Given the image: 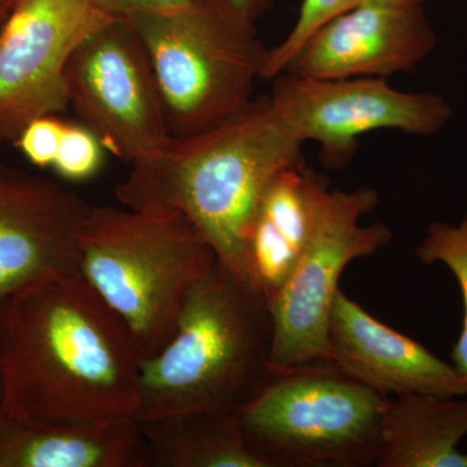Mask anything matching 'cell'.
I'll return each instance as SVG.
<instances>
[{
	"label": "cell",
	"instance_id": "cell-1",
	"mask_svg": "<svg viewBox=\"0 0 467 467\" xmlns=\"http://www.w3.org/2000/svg\"><path fill=\"white\" fill-rule=\"evenodd\" d=\"M140 353L78 270L0 301V410L57 422L134 420Z\"/></svg>",
	"mask_w": 467,
	"mask_h": 467
},
{
	"label": "cell",
	"instance_id": "cell-2",
	"mask_svg": "<svg viewBox=\"0 0 467 467\" xmlns=\"http://www.w3.org/2000/svg\"><path fill=\"white\" fill-rule=\"evenodd\" d=\"M304 144L270 94L261 95L213 128L171 137L158 155L131 167L116 196L137 211L181 212L247 284L245 242L254 212L276 174L306 162Z\"/></svg>",
	"mask_w": 467,
	"mask_h": 467
},
{
	"label": "cell",
	"instance_id": "cell-3",
	"mask_svg": "<svg viewBox=\"0 0 467 467\" xmlns=\"http://www.w3.org/2000/svg\"><path fill=\"white\" fill-rule=\"evenodd\" d=\"M272 343L269 303L217 260L190 292L169 342L140 358L134 420L235 413L272 373Z\"/></svg>",
	"mask_w": 467,
	"mask_h": 467
},
{
	"label": "cell",
	"instance_id": "cell-4",
	"mask_svg": "<svg viewBox=\"0 0 467 467\" xmlns=\"http://www.w3.org/2000/svg\"><path fill=\"white\" fill-rule=\"evenodd\" d=\"M217 260L181 212L91 207L79 233V275L125 322L142 358L169 342Z\"/></svg>",
	"mask_w": 467,
	"mask_h": 467
},
{
	"label": "cell",
	"instance_id": "cell-5",
	"mask_svg": "<svg viewBox=\"0 0 467 467\" xmlns=\"http://www.w3.org/2000/svg\"><path fill=\"white\" fill-rule=\"evenodd\" d=\"M128 20L149 55L171 137L202 133L254 99L269 50L254 21L209 0Z\"/></svg>",
	"mask_w": 467,
	"mask_h": 467
},
{
	"label": "cell",
	"instance_id": "cell-6",
	"mask_svg": "<svg viewBox=\"0 0 467 467\" xmlns=\"http://www.w3.org/2000/svg\"><path fill=\"white\" fill-rule=\"evenodd\" d=\"M387 396L326 359L279 368L235 411L269 467L376 465Z\"/></svg>",
	"mask_w": 467,
	"mask_h": 467
},
{
	"label": "cell",
	"instance_id": "cell-7",
	"mask_svg": "<svg viewBox=\"0 0 467 467\" xmlns=\"http://www.w3.org/2000/svg\"><path fill=\"white\" fill-rule=\"evenodd\" d=\"M379 202L377 190H331L315 234L287 281L269 301L273 322L270 367L275 370L330 361L328 319L339 279L353 260L371 256L392 241L382 223L362 225Z\"/></svg>",
	"mask_w": 467,
	"mask_h": 467
},
{
	"label": "cell",
	"instance_id": "cell-8",
	"mask_svg": "<svg viewBox=\"0 0 467 467\" xmlns=\"http://www.w3.org/2000/svg\"><path fill=\"white\" fill-rule=\"evenodd\" d=\"M66 77L69 106L116 158L133 167L171 140L149 55L128 18H110L91 33Z\"/></svg>",
	"mask_w": 467,
	"mask_h": 467
},
{
	"label": "cell",
	"instance_id": "cell-9",
	"mask_svg": "<svg viewBox=\"0 0 467 467\" xmlns=\"http://www.w3.org/2000/svg\"><path fill=\"white\" fill-rule=\"evenodd\" d=\"M270 97L304 143L316 142L326 167L340 171L359 138L378 130L432 135L450 121L448 101L432 92H407L382 77L316 79L281 73Z\"/></svg>",
	"mask_w": 467,
	"mask_h": 467
},
{
	"label": "cell",
	"instance_id": "cell-10",
	"mask_svg": "<svg viewBox=\"0 0 467 467\" xmlns=\"http://www.w3.org/2000/svg\"><path fill=\"white\" fill-rule=\"evenodd\" d=\"M112 16L90 0H14L0 26V142L69 107L67 67Z\"/></svg>",
	"mask_w": 467,
	"mask_h": 467
},
{
	"label": "cell",
	"instance_id": "cell-11",
	"mask_svg": "<svg viewBox=\"0 0 467 467\" xmlns=\"http://www.w3.org/2000/svg\"><path fill=\"white\" fill-rule=\"evenodd\" d=\"M435 46L423 5L377 0L326 20L282 73L316 79L389 78L414 69Z\"/></svg>",
	"mask_w": 467,
	"mask_h": 467
},
{
	"label": "cell",
	"instance_id": "cell-12",
	"mask_svg": "<svg viewBox=\"0 0 467 467\" xmlns=\"http://www.w3.org/2000/svg\"><path fill=\"white\" fill-rule=\"evenodd\" d=\"M90 209L61 184L0 164V301L78 270L79 233Z\"/></svg>",
	"mask_w": 467,
	"mask_h": 467
},
{
	"label": "cell",
	"instance_id": "cell-13",
	"mask_svg": "<svg viewBox=\"0 0 467 467\" xmlns=\"http://www.w3.org/2000/svg\"><path fill=\"white\" fill-rule=\"evenodd\" d=\"M330 361L380 395L467 396V380L426 347L368 315L342 290L328 319Z\"/></svg>",
	"mask_w": 467,
	"mask_h": 467
},
{
	"label": "cell",
	"instance_id": "cell-14",
	"mask_svg": "<svg viewBox=\"0 0 467 467\" xmlns=\"http://www.w3.org/2000/svg\"><path fill=\"white\" fill-rule=\"evenodd\" d=\"M330 192L328 178L303 162L276 174L261 196L245 242V278L267 303L308 245Z\"/></svg>",
	"mask_w": 467,
	"mask_h": 467
},
{
	"label": "cell",
	"instance_id": "cell-15",
	"mask_svg": "<svg viewBox=\"0 0 467 467\" xmlns=\"http://www.w3.org/2000/svg\"><path fill=\"white\" fill-rule=\"evenodd\" d=\"M0 467H152L135 420L57 422L0 410Z\"/></svg>",
	"mask_w": 467,
	"mask_h": 467
},
{
	"label": "cell",
	"instance_id": "cell-16",
	"mask_svg": "<svg viewBox=\"0 0 467 467\" xmlns=\"http://www.w3.org/2000/svg\"><path fill=\"white\" fill-rule=\"evenodd\" d=\"M467 435V399L387 396L378 467H467L459 450Z\"/></svg>",
	"mask_w": 467,
	"mask_h": 467
},
{
	"label": "cell",
	"instance_id": "cell-17",
	"mask_svg": "<svg viewBox=\"0 0 467 467\" xmlns=\"http://www.w3.org/2000/svg\"><path fill=\"white\" fill-rule=\"evenodd\" d=\"M152 467H269L235 413L183 411L138 420Z\"/></svg>",
	"mask_w": 467,
	"mask_h": 467
},
{
	"label": "cell",
	"instance_id": "cell-18",
	"mask_svg": "<svg viewBox=\"0 0 467 467\" xmlns=\"http://www.w3.org/2000/svg\"><path fill=\"white\" fill-rule=\"evenodd\" d=\"M417 257L427 265L441 263L451 270L462 294L463 327L451 350L453 367L467 380V216L459 225L434 223L429 227Z\"/></svg>",
	"mask_w": 467,
	"mask_h": 467
},
{
	"label": "cell",
	"instance_id": "cell-19",
	"mask_svg": "<svg viewBox=\"0 0 467 467\" xmlns=\"http://www.w3.org/2000/svg\"><path fill=\"white\" fill-rule=\"evenodd\" d=\"M377 0H301L296 20L290 32L275 47L267 50L261 79H273L284 72L290 58L299 50L303 42L328 18L347 9ZM396 2L425 5L426 0H396Z\"/></svg>",
	"mask_w": 467,
	"mask_h": 467
},
{
	"label": "cell",
	"instance_id": "cell-20",
	"mask_svg": "<svg viewBox=\"0 0 467 467\" xmlns=\"http://www.w3.org/2000/svg\"><path fill=\"white\" fill-rule=\"evenodd\" d=\"M104 147L85 125L67 124L52 168L70 181H85L103 164Z\"/></svg>",
	"mask_w": 467,
	"mask_h": 467
},
{
	"label": "cell",
	"instance_id": "cell-21",
	"mask_svg": "<svg viewBox=\"0 0 467 467\" xmlns=\"http://www.w3.org/2000/svg\"><path fill=\"white\" fill-rule=\"evenodd\" d=\"M66 126L67 122L57 119V116L39 117L26 125L15 143L36 167H52Z\"/></svg>",
	"mask_w": 467,
	"mask_h": 467
},
{
	"label": "cell",
	"instance_id": "cell-22",
	"mask_svg": "<svg viewBox=\"0 0 467 467\" xmlns=\"http://www.w3.org/2000/svg\"><path fill=\"white\" fill-rule=\"evenodd\" d=\"M95 7L112 17L130 18L140 15L174 11L192 0H90Z\"/></svg>",
	"mask_w": 467,
	"mask_h": 467
},
{
	"label": "cell",
	"instance_id": "cell-23",
	"mask_svg": "<svg viewBox=\"0 0 467 467\" xmlns=\"http://www.w3.org/2000/svg\"><path fill=\"white\" fill-rule=\"evenodd\" d=\"M232 8L236 14L256 23L275 5V0H209Z\"/></svg>",
	"mask_w": 467,
	"mask_h": 467
},
{
	"label": "cell",
	"instance_id": "cell-24",
	"mask_svg": "<svg viewBox=\"0 0 467 467\" xmlns=\"http://www.w3.org/2000/svg\"><path fill=\"white\" fill-rule=\"evenodd\" d=\"M12 2H14V0H0V26H2L5 16H7Z\"/></svg>",
	"mask_w": 467,
	"mask_h": 467
}]
</instances>
